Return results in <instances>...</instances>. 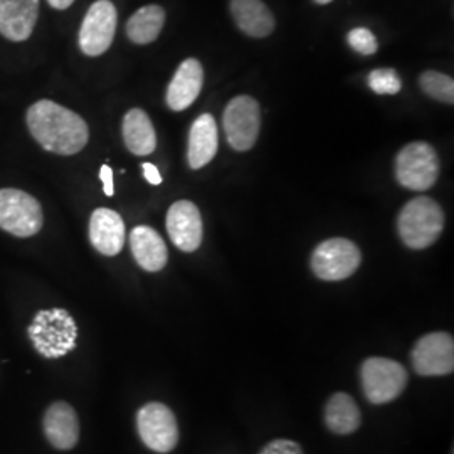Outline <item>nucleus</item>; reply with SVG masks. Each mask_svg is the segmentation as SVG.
Listing matches in <instances>:
<instances>
[{
	"mask_svg": "<svg viewBox=\"0 0 454 454\" xmlns=\"http://www.w3.org/2000/svg\"><path fill=\"white\" fill-rule=\"evenodd\" d=\"M165 26V11L157 4L138 9L127 22V35L133 44L145 46L153 43Z\"/></svg>",
	"mask_w": 454,
	"mask_h": 454,
	"instance_id": "22",
	"label": "nucleus"
},
{
	"mask_svg": "<svg viewBox=\"0 0 454 454\" xmlns=\"http://www.w3.org/2000/svg\"><path fill=\"white\" fill-rule=\"evenodd\" d=\"M439 177L436 150L426 142H412L395 157V179L414 192H426L434 187Z\"/></svg>",
	"mask_w": 454,
	"mask_h": 454,
	"instance_id": "5",
	"label": "nucleus"
},
{
	"mask_svg": "<svg viewBox=\"0 0 454 454\" xmlns=\"http://www.w3.org/2000/svg\"><path fill=\"white\" fill-rule=\"evenodd\" d=\"M118 24V12L114 2L97 0L82 19L78 43L82 54L97 58L114 44Z\"/></svg>",
	"mask_w": 454,
	"mask_h": 454,
	"instance_id": "10",
	"label": "nucleus"
},
{
	"mask_svg": "<svg viewBox=\"0 0 454 454\" xmlns=\"http://www.w3.org/2000/svg\"><path fill=\"white\" fill-rule=\"evenodd\" d=\"M121 133L125 145L133 155L145 157L153 153L157 148V133L152 125V120L140 108H133L123 116Z\"/></svg>",
	"mask_w": 454,
	"mask_h": 454,
	"instance_id": "21",
	"label": "nucleus"
},
{
	"mask_svg": "<svg viewBox=\"0 0 454 454\" xmlns=\"http://www.w3.org/2000/svg\"><path fill=\"white\" fill-rule=\"evenodd\" d=\"M44 224L39 200L19 189H0V229L16 236H35Z\"/></svg>",
	"mask_w": 454,
	"mask_h": 454,
	"instance_id": "6",
	"label": "nucleus"
},
{
	"mask_svg": "<svg viewBox=\"0 0 454 454\" xmlns=\"http://www.w3.org/2000/svg\"><path fill=\"white\" fill-rule=\"evenodd\" d=\"M362 262V253L356 243L345 238H333L318 244L311 254V270L324 281H341L354 275Z\"/></svg>",
	"mask_w": 454,
	"mask_h": 454,
	"instance_id": "7",
	"label": "nucleus"
},
{
	"mask_svg": "<svg viewBox=\"0 0 454 454\" xmlns=\"http://www.w3.org/2000/svg\"><path fill=\"white\" fill-rule=\"evenodd\" d=\"M223 127L227 144L238 152L251 150L260 135V105L254 98L236 97L227 103Z\"/></svg>",
	"mask_w": 454,
	"mask_h": 454,
	"instance_id": "9",
	"label": "nucleus"
},
{
	"mask_svg": "<svg viewBox=\"0 0 454 454\" xmlns=\"http://www.w3.org/2000/svg\"><path fill=\"white\" fill-rule=\"evenodd\" d=\"M44 434L56 450H73L80 441V419L73 407L65 401L51 404L44 414Z\"/></svg>",
	"mask_w": 454,
	"mask_h": 454,
	"instance_id": "14",
	"label": "nucleus"
},
{
	"mask_svg": "<svg viewBox=\"0 0 454 454\" xmlns=\"http://www.w3.org/2000/svg\"><path fill=\"white\" fill-rule=\"evenodd\" d=\"M315 4H318V5H326V4H330V2H333V0H313Z\"/></svg>",
	"mask_w": 454,
	"mask_h": 454,
	"instance_id": "30",
	"label": "nucleus"
},
{
	"mask_svg": "<svg viewBox=\"0 0 454 454\" xmlns=\"http://www.w3.org/2000/svg\"><path fill=\"white\" fill-rule=\"evenodd\" d=\"M202 84H204L202 65L194 58L185 59L179 66V69L176 71L172 82L167 88L165 101H167L168 108L172 112L187 110L200 95Z\"/></svg>",
	"mask_w": 454,
	"mask_h": 454,
	"instance_id": "16",
	"label": "nucleus"
},
{
	"mask_svg": "<svg viewBox=\"0 0 454 454\" xmlns=\"http://www.w3.org/2000/svg\"><path fill=\"white\" fill-rule=\"evenodd\" d=\"M260 454H303L301 446L293 439H275L268 442Z\"/></svg>",
	"mask_w": 454,
	"mask_h": 454,
	"instance_id": "26",
	"label": "nucleus"
},
{
	"mask_svg": "<svg viewBox=\"0 0 454 454\" xmlns=\"http://www.w3.org/2000/svg\"><path fill=\"white\" fill-rule=\"evenodd\" d=\"M90 241L103 256H116L125 246V223L118 212L99 207L90 219Z\"/></svg>",
	"mask_w": 454,
	"mask_h": 454,
	"instance_id": "15",
	"label": "nucleus"
},
{
	"mask_svg": "<svg viewBox=\"0 0 454 454\" xmlns=\"http://www.w3.org/2000/svg\"><path fill=\"white\" fill-rule=\"evenodd\" d=\"M27 335L43 357H65L76 347L78 326L67 309H41L27 328Z\"/></svg>",
	"mask_w": 454,
	"mask_h": 454,
	"instance_id": "2",
	"label": "nucleus"
},
{
	"mask_svg": "<svg viewBox=\"0 0 454 454\" xmlns=\"http://www.w3.org/2000/svg\"><path fill=\"white\" fill-rule=\"evenodd\" d=\"M167 232L172 243L184 253H194L202 243V215L191 200H177L167 212Z\"/></svg>",
	"mask_w": 454,
	"mask_h": 454,
	"instance_id": "12",
	"label": "nucleus"
},
{
	"mask_svg": "<svg viewBox=\"0 0 454 454\" xmlns=\"http://www.w3.org/2000/svg\"><path fill=\"white\" fill-rule=\"evenodd\" d=\"M409 375L403 364L384 357L364 360L360 367V382L364 395L372 404H387L395 401L407 387Z\"/></svg>",
	"mask_w": 454,
	"mask_h": 454,
	"instance_id": "4",
	"label": "nucleus"
},
{
	"mask_svg": "<svg viewBox=\"0 0 454 454\" xmlns=\"http://www.w3.org/2000/svg\"><path fill=\"white\" fill-rule=\"evenodd\" d=\"M144 176H145L146 182L152 185H160L162 184V176L159 172V168L153 163H144Z\"/></svg>",
	"mask_w": 454,
	"mask_h": 454,
	"instance_id": "28",
	"label": "nucleus"
},
{
	"mask_svg": "<svg viewBox=\"0 0 454 454\" xmlns=\"http://www.w3.org/2000/svg\"><path fill=\"white\" fill-rule=\"evenodd\" d=\"M137 429L148 450L170 453L179 442V424L170 407L148 403L137 414Z\"/></svg>",
	"mask_w": 454,
	"mask_h": 454,
	"instance_id": "8",
	"label": "nucleus"
},
{
	"mask_svg": "<svg viewBox=\"0 0 454 454\" xmlns=\"http://www.w3.org/2000/svg\"><path fill=\"white\" fill-rule=\"evenodd\" d=\"M367 82H369L371 90L377 95H397L403 88L401 78L390 67L373 69L372 73L369 74Z\"/></svg>",
	"mask_w": 454,
	"mask_h": 454,
	"instance_id": "24",
	"label": "nucleus"
},
{
	"mask_svg": "<svg viewBox=\"0 0 454 454\" xmlns=\"http://www.w3.org/2000/svg\"><path fill=\"white\" fill-rule=\"evenodd\" d=\"M231 14L241 33L262 39L275 31V17L262 0H231Z\"/></svg>",
	"mask_w": 454,
	"mask_h": 454,
	"instance_id": "18",
	"label": "nucleus"
},
{
	"mask_svg": "<svg viewBox=\"0 0 454 454\" xmlns=\"http://www.w3.org/2000/svg\"><path fill=\"white\" fill-rule=\"evenodd\" d=\"M348 46L362 56H372L379 49L377 37L367 27H356L347 35Z\"/></svg>",
	"mask_w": 454,
	"mask_h": 454,
	"instance_id": "25",
	"label": "nucleus"
},
{
	"mask_svg": "<svg viewBox=\"0 0 454 454\" xmlns=\"http://www.w3.org/2000/svg\"><path fill=\"white\" fill-rule=\"evenodd\" d=\"M219 137H217V123L209 114H200L189 131V148L187 160L191 168L199 170L211 162L217 153Z\"/></svg>",
	"mask_w": 454,
	"mask_h": 454,
	"instance_id": "19",
	"label": "nucleus"
},
{
	"mask_svg": "<svg viewBox=\"0 0 454 454\" xmlns=\"http://www.w3.org/2000/svg\"><path fill=\"white\" fill-rule=\"evenodd\" d=\"M99 179L103 182V191L108 197H112L114 194V170L105 163L99 170Z\"/></svg>",
	"mask_w": 454,
	"mask_h": 454,
	"instance_id": "27",
	"label": "nucleus"
},
{
	"mask_svg": "<svg viewBox=\"0 0 454 454\" xmlns=\"http://www.w3.org/2000/svg\"><path fill=\"white\" fill-rule=\"evenodd\" d=\"M39 19V0H0V34L14 43L27 41Z\"/></svg>",
	"mask_w": 454,
	"mask_h": 454,
	"instance_id": "13",
	"label": "nucleus"
},
{
	"mask_svg": "<svg viewBox=\"0 0 454 454\" xmlns=\"http://www.w3.org/2000/svg\"><path fill=\"white\" fill-rule=\"evenodd\" d=\"M325 426L339 436L356 433L362 422V412L352 395L345 392L333 394L324 409Z\"/></svg>",
	"mask_w": 454,
	"mask_h": 454,
	"instance_id": "20",
	"label": "nucleus"
},
{
	"mask_svg": "<svg viewBox=\"0 0 454 454\" xmlns=\"http://www.w3.org/2000/svg\"><path fill=\"white\" fill-rule=\"evenodd\" d=\"M444 229V212L438 202L419 195L407 202L397 217V232L409 249H426L436 243Z\"/></svg>",
	"mask_w": 454,
	"mask_h": 454,
	"instance_id": "3",
	"label": "nucleus"
},
{
	"mask_svg": "<svg viewBox=\"0 0 454 454\" xmlns=\"http://www.w3.org/2000/svg\"><path fill=\"white\" fill-rule=\"evenodd\" d=\"M130 247L138 266L148 273L162 271L168 261L165 241L153 227H135L130 234Z\"/></svg>",
	"mask_w": 454,
	"mask_h": 454,
	"instance_id": "17",
	"label": "nucleus"
},
{
	"mask_svg": "<svg viewBox=\"0 0 454 454\" xmlns=\"http://www.w3.org/2000/svg\"><path fill=\"white\" fill-rule=\"evenodd\" d=\"M412 367L424 377H441L454 371V340L446 332H433L416 341Z\"/></svg>",
	"mask_w": 454,
	"mask_h": 454,
	"instance_id": "11",
	"label": "nucleus"
},
{
	"mask_svg": "<svg viewBox=\"0 0 454 454\" xmlns=\"http://www.w3.org/2000/svg\"><path fill=\"white\" fill-rule=\"evenodd\" d=\"M421 90L433 99H438L442 103L453 105L454 103V82L448 74H442L438 71H426L419 78Z\"/></svg>",
	"mask_w": 454,
	"mask_h": 454,
	"instance_id": "23",
	"label": "nucleus"
},
{
	"mask_svg": "<svg viewBox=\"0 0 454 454\" xmlns=\"http://www.w3.org/2000/svg\"><path fill=\"white\" fill-rule=\"evenodd\" d=\"M48 4L56 11H65L74 4V0H48Z\"/></svg>",
	"mask_w": 454,
	"mask_h": 454,
	"instance_id": "29",
	"label": "nucleus"
},
{
	"mask_svg": "<svg viewBox=\"0 0 454 454\" xmlns=\"http://www.w3.org/2000/svg\"><path fill=\"white\" fill-rule=\"evenodd\" d=\"M26 121L34 140L56 155H76L90 140V129L82 116L51 99L35 101Z\"/></svg>",
	"mask_w": 454,
	"mask_h": 454,
	"instance_id": "1",
	"label": "nucleus"
}]
</instances>
